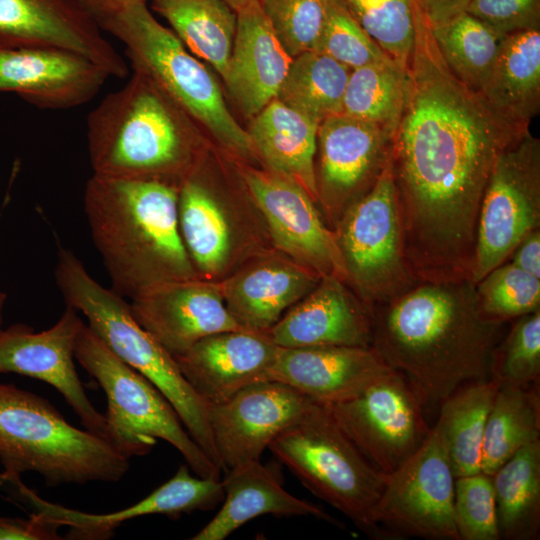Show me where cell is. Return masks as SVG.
<instances>
[{"label": "cell", "mask_w": 540, "mask_h": 540, "mask_svg": "<svg viewBox=\"0 0 540 540\" xmlns=\"http://www.w3.org/2000/svg\"><path fill=\"white\" fill-rule=\"evenodd\" d=\"M371 310V347L424 407L488 380L492 352L510 324L483 315L470 278L419 281Z\"/></svg>", "instance_id": "7a4b0ae2"}, {"label": "cell", "mask_w": 540, "mask_h": 540, "mask_svg": "<svg viewBox=\"0 0 540 540\" xmlns=\"http://www.w3.org/2000/svg\"><path fill=\"white\" fill-rule=\"evenodd\" d=\"M528 129L455 77L419 11L406 100L391 142L406 256L417 281L470 278L492 169Z\"/></svg>", "instance_id": "6da1fadb"}, {"label": "cell", "mask_w": 540, "mask_h": 540, "mask_svg": "<svg viewBox=\"0 0 540 540\" xmlns=\"http://www.w3.org/2000/svg\"><path fill=\"white\" fill-rule=\"evenodd\" d=\"M245 181L278 248L321 277L347 279L335 234L326 228L310 195L276 173L247 170Z\"/></svg>", "instance_id": "ac0fdd59"}, {"label": "cell", "mask_w": 540, "mask_h": 540, "mask_svg": "<svg viewBox=\"0 0 540 540\" xmlns=\"http://www.w3.org/2000/svg\"><path fill=\"white\" fill-rule=\"evenodd\" d=\"M77 312L67 305L58 321L40 332L25 324L5 329L1 326L0 374L17 373L53 386L86 430L109 441L106 417L87 397L73 361L77 336L84 324Z\"/></svg>", "instance_id": "9a60e30c"}, {"label": "cell", "mask_w": 540, "mask_h": 540, "mask_svg": "<svg viewBox=\"0 0 540 540\" xmlns=\"http://www.w3.org/2000/svg\"><path fill=\"white\" fill-rule=\"evenodd\" d=\"M152 7L190 52L225 76L237 21L229 5L223 0H152Z\"/></svg>", "instance_id": "4dcf8cb0"}, {"label": "cell", "mask_w": 540, "mask_h": 540, "mask_svg": "<svg viewBox=\"0 0 540 540\" xmlns=\"http://www.w3.org/2000/svg\"><path fill=\"white\" fill-rule=\"evenodd\" d=\"M80 0H0V47H55L79 53L111 77L128 64Z\"/></svg>", "instance_id": "e0dca14e"}, {"label": "cell", "mask_w": 540, "mask_h": 540, "mask_svg": "<svg viewBox=\"0 0 540 540\" xmlns=\"http://www.w3.org/2000/svg\"><path fill=\"white\" fill-rule=\"evenodd\" d=\"M454 519L460 540H500L490 475L479 471L455 478Z\"/></svg>", "instance_id": "b9f144b4"}, {"label": "cell", "mask_w": 540, "mask_h": 540, "mask_svg": "<svg viewBox=\"0 0 540 540\" xmlns=\"http://www.w3.org/2000/svg\"><path fill=\"white\" fill-rule=\"evenodd\" d=\"M489 379L497 386H540V310L518 317L492 352Z\"/></svg>", "instance_id": "f35d334b"}, {"label": "cell", "mask_w": 540, "mask_h": 540, "mask_svg": "<svg viewBox=\"0 0 540 540\" xmlns=\"http://www.w3.org/2000/svg\"><path fill=\"white\" fill-rule=\"evenodd\" d=\"M179 186L92 174L84 211L111 289L131 300L165 283L191 279L194 269L178 220Z\"/></svg>", "instance_id": "3957f363"}, {"label": "cell", "mask_w": 540, "mask_h": 540, "mask_svg": "<svg viewBox=\"0 0 540 540\" xmlns=\"http://www.w3.org/2000/svg\"><path fill=\"white\" fill-rule=\"evenodd\" d=\"M392 371L372 347H280L268 379L289 385L312 401L335 404Z\"/></svg>", "instance_id": "7402d4cb"}, {"label": "cell", "mask_w": 540, "mask_h": 540, "mask_svg": "<svg viewBox=\"0 0 540 540\" xmlns=\"http://www.w3.org/2000/svg\"><path fill=\"white\" fill-rule=\"evenodd\" d=\"M319 124L274 99L252 118L247 131L274 173L300 185L315 200L314 169Z\"/></svg>", "instance_id": "83f0119b"}, {"label": "cell", "mask_w": 540, "mask_h": 540, "mask_svg": "<svg viewBox=\"0 0 540 540\" xmlns=\"http://www.w3.org/2000/svg\"><path fill=\"white\" fill-rule=\"evenodd\" d=\"M351 69L332 57L309 51L292 58L275 99L320 124L342 114Z\"/></svg>", "instance_id": "836d02e7"}, {"label": "cell", "mask_w": 540, "mask_h": 540, "mask_svg": "<svg viewBox=\"0 0 540 540\" xmlns=\"http://www.w3.org/2000/svg\"><path fill=\"white\" fill-rule=\"evenodd\" d=\"M392 137L377 124L343 113L319 124L321 186L330 208L369 190L390 154Z\"/></svg>", "instance_id": "603a6c76"}, {"label": "cell", "mask_w": 540, "mask_h": 540, "mask_svg": "<svg viewBox=\"0 0 540 540\" xmlns=\"http://www.w3.org/2000/svg\"><path fill=\"white\" fill-rule=\"evenodd\" d=\"M343 280L324 276L266 335L278 347H371L372 310L352 296Z\"/></svg>", "instance_id": "cb8c5ba5"}, {"label": "cell", "mask_w": 540, "mask_h": 540, "mask_svg": "<svg viewBox=\"0 0 540 540\" xmlns=\"http://www.w3.org/2000/svg\"><path fill=\"white\" fill-rule=\"evenodd\" d=\"M221 480L224 489L222 507L192 540H223L246 522L266 514L312 516L341 525L321 507L286 491L279 473L260 460L228 469Z\"/></svg>", "instance_id": "484cf974"}, {"label": "cell", "mask_w": 540, "mask_h": 540, "mask_svg": "<svg viewBox=\"0 0 540 540\" xmlns=\"http://www.w3.org/2000/svg\"><path fill=\"white\" fill-rule=\"evenodd\" d=\"M227 5H229L235 12L250 4L254 0H223Z\"/></svg>", "instance_id": "681fc988"}, {"label": "cell", "mask_w": 540, "mask_h": 540, "mask_svg": "<svg viewBox=\"0 0 540 540\" xmlns=\"http://www.w3.org/2000/svg\"><path fill=\"white\" fill-rule=\"evenodd\" d=\"M321 278L310 269L270 262L233 277L221 293L228 311L240 325L266 334L284 311L308 295Z\"/></svg>", "instance_id": "4316f807"}, {"label": "cell", "mask_w": 540, "mask_h": 540, "mask_svg": "<svg viewBox=\"0 0 540 540\" xmlns=\"http://www.w3.org/2000/svg\"><path fill=\"white\" fill-rule=\"evenodd\" d=\"M500 539L540 538V440L530 443L491 475Z\"/></svg>", "instance_id": "f546056e"}, {"label": "cell", "mask_w": 540, "mask_h": 540, "mask_svg": "<svg viewBox=\"0 0 540 540\" xmlns=\"http://www.w3.org/2000/svg\"><path fill=\"white\" fill-rule=\"evenodd\" d=\"M335 237L347 279L370 308L419 282L406 256L391 149L373 185L344 211Z\"/></svg>", "instance_id": "30bf717a"}, {"label": "cell", "mask_w": 540, "mask_h": 540, "mask_svg": "<svg viewBox=\"0 0 540 540\" xmlns=\"http://www.w3.org/2000/svg\"><path fill=\"white\" fill-rule=\"evenodd\" d=\"M98 24L124 44L132 69L150 77L191 119L235 152H253L248 132L229 111L212 73L154 17L145 2L132 4Z\"/></svg>", "instance_id": "52a82bcc"}, {"label": "cell", "mask_w": 540, "mask_h": 540, "mask_svg": "<svg viewBox=\"0 0 540 540\" xmlns=\"http://www.w3.org/2000/svg\"><path fill=\"white\" fill-rule=\"evenodd\" d=\"M180 234L190 260L205 274L219 271L230 250L227 220L210 192L187 177L178 190Z\"/></svg>", "instance_id": "e575fe53"}, {"label": "cell", "mask_w": 540, "mask_h": 540, "mask_svg": "<svg viewBox=\"0 0 540 540\" xmlns=\"http://www.w3.org/2000/svg\"><path fill=\"white\" fill-rule=\"evenodd\" d=\"M74 356L106 395L109 441L120 453L128 459L146 455L161 439L178 450L197 476L221 479V469L193 440L164 395L86 324Z\"/></svg>", "instance_id": "9c48e42d"}, {"label": "cell", "mask_w": 540, "mask_h": 540, "mask_svg": "<svg viewBox=\"0 0 540 540\" xmlns=\"http://www.w3.org/2000/svg\"><path fill=\"white\" fill-rule=\"evenodd\" d=\"M0 489L16 502L47 515L60 526L69 527L66 538L82 540L108 539L119 525L137 517L163 514L175 518L183 513L209 510L223 497L220 480L192 476L187 464L181 465L173 477L141 501L104 514L81 512L48 502L28 488L17 474H1Z\"/></svg>", "instance_id": "2e32d148"}, {"label": "cell", "mask_w": 540, "mask_h": 540, "mask_svg": "<svg viewBox=\"0 0 540 540\" xmlns=\"http://www.w3.org/2000/svg\"><path fill=\"white\" fill-rule=\"evenodd\" d=\"M61 526L47 515L32 511L29 518L0 517V540H55L61 539Z\"/></svg>", "instance_id": "f6af8a7d"}, {"label": "cell", "mask_w": 540, "mask_h": 540, "mask_svg": "<svg viewBox=\"0 0 540 540\" xmlns=\"http://www.w3.org/2000/svg\"><path fill=\"white\" fill-rule=\"evenodd\" d=\"M311 399L277 381L251 384L208 405V422L221 469L260 460L283 431L311 407Z\"/></svg>", "instance_id": "5bb4252c"}, {"label": "cell", "mask_w": 540, "mask_h": 540, "mask_svg": "<svg viewBox=\"0 0 540 540\" xmlns=\"http://www.w3.org/2000/svg\"><path fill=\"white\" fill-rule=\"evenodd\" d=\"M187 118L150 77L133 70L88 116L93 174L176 185L171 178L183 172L191 155Z\"/></svg>", "instance_id": "277c9868"}, {"label": "cell", "mask_w": 540, "mask_h": 540, "mask_svg": "<svg viewBox=\"0 0 540 540\" xmlns=\"http://www.w3.org/2000/svg\"><path fill=\"white\" fill-rule=\"evenodd\" d=\"M416 2L427 26L434 28L464 12L470 0H416Z\"/></svg>", "instance_id": "7dc6e473"}, {"label": "cell", "mask_w": 540, "mask_h": 540, "mask_svg": "<svg viewBox=\"0 0 540 540\" xmlns=\"http://www.w3.org/2000/svg\"><path fill=\"white\" fill-rule=\"evenodd\" d=\"M54 275L66 304L82 312L93 332L164 395L193 440L221 469L208 405L184 378L173 355L135 320L130 304L94 280L67 248L59 247Z\"/></svg>", "instance_id": "5b68a950"}, {"label": "cell", "mask_w": 540, "mask_h": 540, "mask_svg": "<svg viewBox=\"0 0 540 540\" xmlns=\"http://www.w3.org/2000/svg\"><path fill=\"white\" fill-rule=\"evenodd\" d=\"M268 449L309 491L359 530L376 540H389L373 520L387 475L362 455L325 404L314 401Z\"/></svg>", "instance_id": "ba28073f"}, {"label": "cell", "mask_w": 540, "mask_h": 540, "mask_svg": "<svg viewBox=\"0 0 540 540\" xmlns=\"http://www.w3.org/2000/svg\"><path fill=\"white\" fill-rule=\"evenodd\" d=\"M316 51L332 57L351 70L391 59L339 0H329L326 22Z\"/></svg>", "instance_id": "7bdbcfd3"}, {"label": "cell", "mask_w": 540, "mask_h": 540, "mask_svg": "<svg viewBox=\"0 0 540 540\" xmlns=\"http://www.w3.org/2000/svg\"><path fill=\"white\" fill-rule=\"evenodd\" d=\"M490 380L460 386L439 405V431L456 477L481 471V450L487 416L497 392Z\"/></svg>", "instance_id": "1f68e13d"}, {"label": "cell", "mask_w": 540, "mask_h": 540, "mask_svg": "<svg viewBox=\"0 0 540 540\" xmlns=\"http://www.w3.org/2000/svg\"><path fill=\"white\" fill-rule=\"evenodd\" d=\"M339 1L385 54L407 69L416 39V0Z\"/></svg>", "instance_id": "74e56055"}, {"label": "cell", "mask_w": 540, "mask_h": 540, "mask_svg": "<svg viewBox=\"0 0 540 540\" xmlns=\"http://www.w3.org/2000/svg\"><path fill=\"white\" fill-rule=\"evenodd\" d=\"M236 18L223 80L242 113L252 119L276 98L292 57L277 39L259 0L238 10Z\"/></svg>", "instance_id": "d4e9b609"}, {"label": "cell", "mask_w": 540, "mask_h": 540, "mask_svg": "<svg viewBox=\"0 0 540 540\" xmlns=\"http://www.w3.org/2000/svg\"><path fill=\"white\" fill-rule=\"evenodd\" d=\"M465 12L505 35L540 28V0H470Z\"/></svg>", "instance_id": "ee69618b"}, {"label": "cell", "mask_w": 540, "mask_h": 540, "mask_svg": "<svg viewBox=\"0 0 540 540\" xmlns=\"http://www.w3.org/2000/svg\"><path fill=\"white\" fill-rule=\"evenodd\" d=\"M111 77L89 58L55 47H0V92L41 109H70L93 99Z\"/></svg>", "instance_id": "d6986e66"}, {"label": "cell", "mask_w": 540, "mask_h": 540, "mask_svg": "<svg viewBox=\"0 0 540 540\" xmlns=\"http://www.w3.org/2000/svg\"><path fill=\"white\" fill-rule=\"evenodd\" d=\"M259 3L290 57L317 50L329 0H259Z\"/></svg>", "instance_id": "60d3db41"}, {"label": "cell", "mask_w": 540, "mask_h": 540, "mask_svg": "<svg viewBox=\"0 0 540 540\" xmlns=\"http://www.w3.org/2000/svg\"><path fill=\"white\" fill-rule=\"evenodd\" d=\"M454 482L442 437L433 426L419 449L387 475L374 523L389 540H460L454 519Z\"/></svg>", "instance_id": "7c38bea8"}, {"label": "cell", "mask_w": 540, "mask_h": 540, "mask_svg": "<svg viewBox=\"0 0 540 540\" xmlns=\"http://www.w3.org/2000/svg\"><path fill=\"white\" fill-rule=\"evenodd\" d=\"M429 29L450 71L481 92L506 35L465 11Z\"/></svg>", "instance_id": "d590c367"}, {"label": "cell", "mask_w": 540, "mask_h": 540, "mask_svg": "<svg viewBox=\"0 0 540 540\" xmlns=\"http://www.w3.org/2000/svg\"><path fill=\"white\" fill-rule=\"evenodd\" d=\"M407 94V69L388 59L352 69L342 113L394 134Z\"/></svg>", "instance_id": "8d00e7d4"}, {"label": "cell", "mask_w": 540, "mask_h": 540, "mask_svg": "<svg viewBox=\"0 0 540 540\" xmlns=\"http://www.w3.org/2000/svg\"><path fill=\"white\" fill-rule=\"evenodd\" d=\"M540 386L499 387L491 404L481 450V471H495L524 446L540 440Z\"/></svg>", "instance_id": "d6a6232c"}, {"label": "cell", "mask_w": 540, "mask_h": 540, "mask_svg": "<svg viewBox=\"0 0 540 540\" xmlns=\"http://www.w3.org/2000/svg\"><path fill=\"white\" fill-rule=\"evenodd\" d=\"M475 285L480 310L489 319L511 322L540 310V279L510 261L491 270Z\"/></svg>", "instance_id": "ab89813d"}, {"label": "cell", "mask_w": 540, "mask_h": 540, "mask_svg": "<svg viewBox=\"0 0 540 540\" xmlns=\"http://www.w3.org/2000/svg\"><path fill=\"white\" fill-rule=\"evenodd\" d=\"M6 300V294L0 290V327L2 326V311Z\"/></svg>", "instance_id": "f907efd6"}, {"label": "cell", "mask_w": 540, "mask_h": 540, "mask_svg": "<svg viewBox=\"0 0 540 540\" xmlns=\"http://www.w3.org/2000/svg\"><path fill=\"white\" fill-rule=\"evenodd\" d=\"M507 261L540 279V230L536 229L526 235Z\"/></svg>", "instance_id": "bcb514c9"}, {"label": "cell", "mask_w": 540, "mask_h": 540, "mask_svg": "<svg viewBox=\"0 0 540 540\" xmlns=\"http://www.w3.org/2000/svg\"><path fill=\"white\" fill-rule=\"evenodd\" d=\"M135 320L171 355L226 331H249L228 311L221 291L193 278L165 283L132 300Z\"/></svg>", "instance_id": "ffe728a7"}, {"label": "cell", "mask_w": 540, "mask_h": 540, "mask_svg": "<svg viewBox=\"0 0 540 540\" xmlns=\"http://www.w3.org/2000/svg\"><path fill=\"white\" fill-rule=\"evenodd\" d=\"M540 225V140L526 130L498 157L481 201L470 272L476 284Z\"/></svg>", "instance_id": "8fae6325"}, {"label": "cell", "mask_w": 540, "mask_h": 540, "mask_svg": "<svg viewBox=\"0 0 540 540\" xmlns=\"http://www.w3.org/2000/svg\"><path fill=\"white\" fill-rule=\"evenodd\" d=\"M325 405L344 434L385 475L407 461L431 429L423 403L396 371L352 398Z\"/></svg>", "instance_id": "4fadbf2b"}, {"label": "cell", "mask_w": 540, "mask_h": 540, "mask_svg": "<svg viewBox=\"0 0 540 540\" xmlns=\"http://www.w3.org/2000/svg\"><path fill=\"white\" fill-rule=\"evenodd\" d=\"M481 93L507 119L529 126L540 111V28L505 36Z\"/></svg>", "instance_id": "f1b7e54d"}, {"label": "cell", "mask_w": 540, "mask_h": 540, "mask_svg": "<svg viewBox=\"0 0 540 540\" xmlns=\"http://www.w3.org/2000/svg\"><path fill=\"white\" fill-rule=\"evenodd\" d=\"M0 462L8 473H38L50 487L117 482L129 468V459L109 441L72 426L46 399L4 383Z\"/></svg>", "instance_id": "8992f818"}, {"label": "cell", "mask_w": 540, "mask_h": 540, "mask_svg": "<svg viewBox=\"0 0 540 540\" xmlns=\"http://www.w3.org/2000/svg\"><path fill=\"white\" fill-rule=\"evenodd\" d=\"M84 8L99 23L101 20L118 13L124 8L147 0H80Z\"/></svg>", "instance_id": "c3c4849f"}, {"label": "cell", "mask_w": 540, "mask_h": 540, "mask_svg": "<svg viewBox=\"0 0 540 540\" xmlns=\"http://www.w3.org/2000/svg\"><path fill=\"white\" fill-rule=\"evenodd\" d=\"M279 348L266 334L226 331L206 336L173 357L184 378L209 405L251 384L269 381Z\"/></svg>", "instance_id": "44dd1931"}]
</instances>
